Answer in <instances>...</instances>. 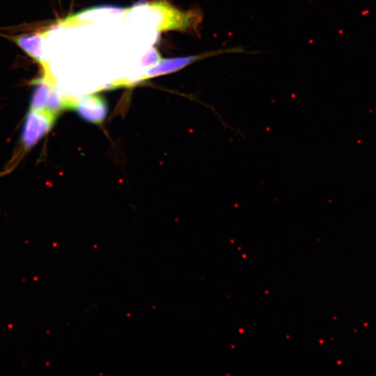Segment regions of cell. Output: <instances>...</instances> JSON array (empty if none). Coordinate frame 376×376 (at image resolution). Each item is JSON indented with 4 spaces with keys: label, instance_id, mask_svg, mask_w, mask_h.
Instances as JSON below:
<instances>
[{
    "label": "cell",
    "instance_id": "obj_1",
    "mask_svg": "<svg viewBox=\"0 0 376 376\" xmlns=\"http://www.w3.org/2000/svg\"><path fill=\"white\" fill-rule=\"evenodd\" d=\"M56 117L45 111L30 110L26 115L16 150L1 175L13 170L28 153L51 130Z\"/></svg>",
    "mask_w": 376,
    "mask_h": 376
},
{
    "label": "cell",
    "instance_id": "obj_2",
    "mask_svg": "<svg viewBox=\"0 0 376 376\" xmlns=\"http://www.w3.org/2000/svg\"><path fill=\"white\" fill-rule=\"evenodd\" d=\"M151 5L159 9L164 14V20L159 26L161 30L197 31V27L202 21L203 15L199 10L180 11L164 1H156Z\"/></svg>",
    "mask_w": 376,
    "mask_h": 376
},
{
    "label": "cell",
    "instance_id": "obj_3",
    "mask_svg": "<svg viewBox=\"0 0 376 376\" xmlns=\"http://www.w3.org/2000/svg\"><path fill=\"white\" fill-rule=\"evenodd\" d=\"M83 120L95 125L106 119L109 108L106 100L97 93H91L77 100L72 107Z\"/></svg>",
    "mask_w": 376,
    "mask_h": 376
},
{
    "label": "cell",
    "instance_id": "obj_4",
    "mask_svg": "<svg viewBox=\"0 0 376 376\" xmlns=\"http://www.w3.org/2000/svg\"><path fill=\"white\" fill-rule=\"evenodd\" d=\"M44 38V32H37L12 36L10 37V40H12V41L27 55L45 68L46 67L42 54V42Z\"/></svg>",
    "mask_w": 376,
    "mask_h": 376
},
{
    "label": "cell",
    "instance_id": "obj_5",
    "mask_svg": "<svg viewBox=\"0 0 376 376\" xmlns=\"http://www.w3.org/2000/svg\"><path fill=\"white\" fill-rule=\"evenodd\" d=\"M33 88L30 100V110L45 111L51 88L54 80L45 70L42 77L33 81Z\"/></svg>",
    "mask_w": 376,
    "mask_h": 376
},
{
    "label": "cell",
    "instance_id": "obj_6",
    "mask_svg": "<svg viewBox=\"0 0 376 376\" xmlns=\"http://www.w3.org/2000/svg\"><path fill=\"white\" fill-rule=\"evenodd\" d=\"M160 55L155 47L150 49L148 52L143 56L141 59V65L143 66H150L155 65V63L160 60Z\"/></svg>",
    "mask_w": 376,
    "mask_h": 376
}]
</instances>
